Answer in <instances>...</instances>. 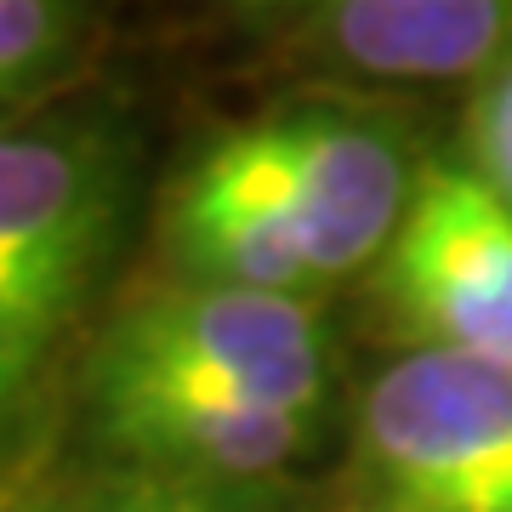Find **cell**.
Masks as SVG:
<instances>
[{
    "label": "cell",
    "mask_w": 512,
    "mask_h": 512,
    "mask_svg": "<svg viewBox=\"0 0 512 512\" xmlns=\"http://www.w3.org/2000/svg\"><path fill=\"white\" fill-rule=\"evenodd\" d=\"M131 205V148L109 120H0V450L97 296Z\"/></svg>",
    "instance_id": "cell-1"
},
{
    "label": "cell",
    "mask_w": 512,
    "mask_h": 512,
    "mask_svg": "<svg viewBox=\"0 0 512 512\" xmlns=\"http://www.w3.org/2000/svg\"><path fill=\"white\" fill-rule=\"evenodd\" d=\"M222 143L251 171L319 285L382 262L421 177L387 120L325 103L279 109L228 131Z\"/></svg>",
    "instance_id": "cell-2"
},
{
    "label": "cell",
    "mask_w": 512,
    "mask_h": 512,
    "mask_svg": "<svg viewBox=\"0 0 512 512\" xmlns=\"http://www.w3.org/2000/svg\"><path fill=\"white\" fill-rule=\"evenodd\" d=\"M359 450L393 512H512V365L404 353L370 382Z\"/></svg>",
    "instance_id": "cell-3"
},
{
    "label": "cell",
    "mask_w": 512,
    "mask_h": 512,
    "mask_svg": "<svg viewBox=\"0 0 512 512\" xmlns=\"http://www.w3.org/2000/svg\"><path fill=\"white\" fill-rule=\"evenodd\" d=\"M92 353L228 387L239 399L302 416L313 427L325 410V342L313 308L296 296L177 279L165 291L126 302L97 330Z\"/></svg>",
    "instance_id": "cell-4"
},
{
    "label": "cell",
    "mask_w": 512,
    "mask_h": 512,
    "mask_svg": "<svg viewBox=\"0 0 512 512\" xmlns=\"http://www.w3.org/2000/svg\"><path fill=\"white\" fill-rule=\"evenodd\" d=\"M376 291L421 348H461L512 365V211L473 165H421Z\"/></svg>",
    "instance_id": "cell-5"
},
{
    "label": "cell",
    "mask_w": 512,
    "mask_h": 512,
    "mask_svg": "<svg viewBox=\"0 0 512 512\" xmlns=\"http://www.w3.org/2000/svg\"><path fill=\"white\" fill-rule=\"evenodd\" d=\"M86 416L120 467L211 484H256L296 461L313 439V421L302 416L103 353H86Z\"/></svg>",
    "instance_id": "cell-6"
},
{
    "label": "cell",
    "mask_w": 512,
    "mask_h": 512,
    "mask_svg": "<svg viewBox=\"0 0 512 512\" xmlns=\"http://www.w3.org/2000/svg\"><path fill=\"white\" fill-rule=\"evenodd\" d=\"M160 234L177 274L194 285L296 296V302L319 291L313 268L285 234V222L274 217V205L262 200V188L251 183V171L234 160L228 143H211L171 183Z\"/></svg>",
    "instance_id": "cell-7"
},
{
    "label": "cell",
    "mask_w": 512,
    "mask_h": 512,
    "mask_svg": "<svg viewBox=\"0 0 512 512\" xmlns=\"http://www.w3.org/2000/svg\"><path fill=\"white\" fill-rule=\"evenodd\" d=\"M336 52L382 80L490 74L512 52V0H325Z\"/></svg>",
    "instance_id": "cell-8"
},
{
    "label": "cell",
    "mask_w": 512,
    "mask_h": 512,
    "mask_svg": "<svg viewBox=\"0 0 512 512\" xmlns=\"http://www.w3.org/2000/svg\"><path fill=\"white\" fill-rule=\"evenodd\" d=\"M46 512H268V501L251 484H211L109 461L69 490H46Z\"/></svg>",
    "instance_id": "cell-9"
},
{
    "label": "cell",
    "mask_w": 512,
    "mask_h": 512,
    "mask_svg": "<svg viewBox=\"0 0 512 512\" xmlns=\"http://www.w3.org/2000/svg\"><path fill=\"white\" fill-rule=\"evenodd\" d=\"M86 23L92 0H0V109L57 80Z\"/></svg>",
    "instance_id": "cell-10"
},
{
    "label": "cell",
    "mask_w": 512,
    "mask_h": 512,
    "mask_svg": "<svg viewBox=\"0 0 512 512\" xmlns=\"http://www.w3.org/2000/svg\"><path fill=\"white\" fill-rule=\"evenodd\" d=\"M467 165L512 211V52L490 74H478L473 109H467Z\"/></svg>",
    "instance_id": "cell-11"
},
{
    "label": "cell",
    "mask_w": 512,
    "mask_h": 512,
    "mask_svg": "<svg viewBox=\"0 0 512 512\" xmlns=\"http://www.w3.org/2000/svg\"><path fill=\"white\" fill-rule=\"evenodd\" d=\"M6 512H46V495H29V501H18V507H6Z\"/></svg>",
    "instance_id": "cell-12"
},
{
    "label": "cell",
    "mask_w": 512,
    "mask_h": 512,
    "mask_svg": "<svg viewBox=\"0 0 512 512\" xmlns=\"http://www.w3.org/2000/svg\"><path fill=\"white\" fill-rule=\"evenodd\" d=\"M239 6H296V0H239Z\"/></svg>",
    "instance_id": "cell-13"
}]
</instances>
